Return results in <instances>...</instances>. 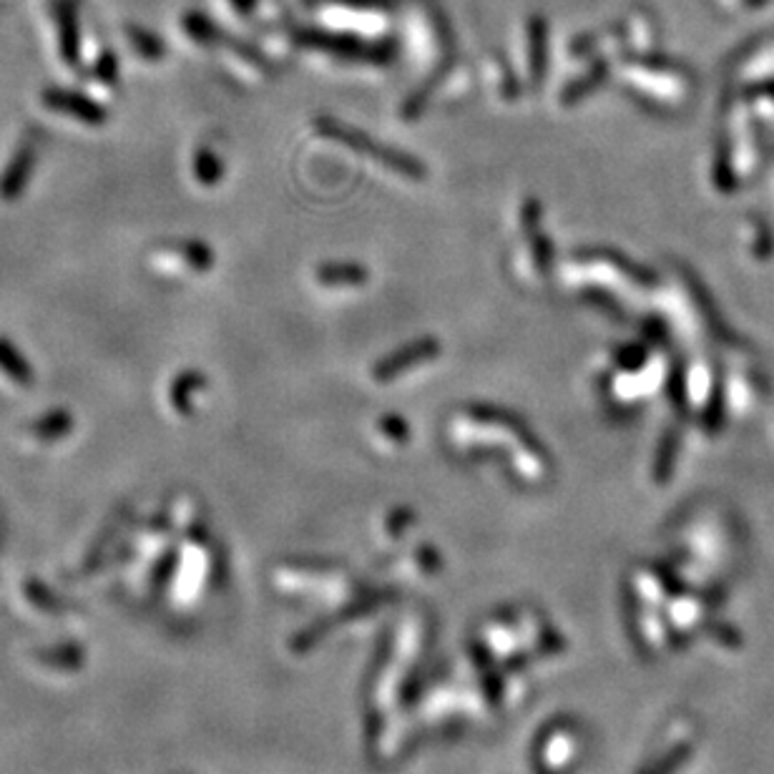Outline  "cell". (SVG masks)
<instances>
[{
    "instance_id": "cell-1",
    "label": "cell",
    "mask_w": 774,
    "mask_h": 774,
    "mask_svg": "<svg viewBox=\"0 0 774 774\" xmlns=\"http://www.w3.org/2000/svg\"><path fill=\"white\" fill-rule=\"evenodd\" d=\"M58 33H61V51L68 61H76L78 56V23L73 0H61L58 3Z\"/></svg>"
},
{
    "instance_id": "cell-2",
    "label": "cell",
    "mask_w": 774,
    "mask_h": 774,
    "mask_svg": "<svg viewBox=\"0 0 774 774\" xmlns=\"http://www.w3.org/2000/svg\"><path fill=\"white\" fill-rule=\"evenodd\" d=\"M126 33H129V38H131V41H134L136 51L144 53L146 58H159L161 53H164V46H161L159 38H156L154 33L146 31V28L129 26V28H126Z\"/></svg>"
},
{
    "instance_id": "cell-3",
    "label": "cell",
    "mask_w": 774,
    "mask_h": 774,
    "mask_svg": "<svg viewBox=\"0 0 774 774\" xmlns=\"http://www.w3.org/2000/svg\"><path fill=\"white\" fill-rule=\"evenodd\" d=\"M234 6H237L239 11H249V8H252V0H234Z\"/></svg>"
}]
</instances>
